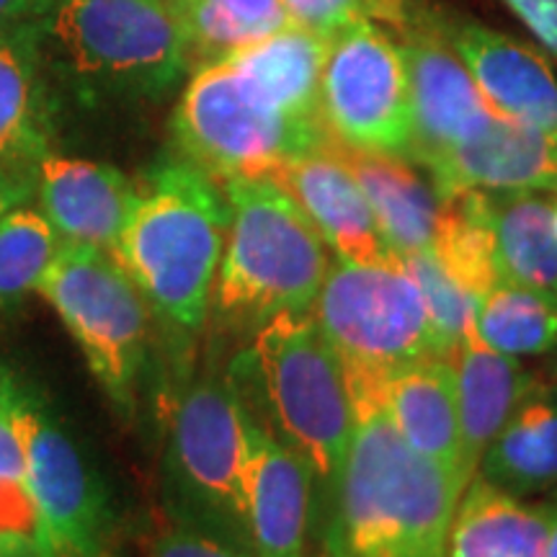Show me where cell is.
<instances>
[{
  "mask_svg": "<svg viewBox=\"0 0 557 557\" xmlns=\"http://www.w3.org/2000/svg\"><path fill=\"white\" fill-rule=\"evenodd\" d=\"M498 282L549 295L557 289L553 201L537 191H483Z\"/></svg>",
  "mask_w": 557,
  "mask_h": 557,
  "instance_id": "obj_24",
  "label": "cell"
},
{
  "mask_svg": "<svg viewBox=\"0 0 557 557\" xmlns=\"http://www.w3.org/2000/svg\"><path fill=\"white\" fill-rule=\"evenodd\" d=\"M557 506L527 504L472 478L451 519L447 557H547Z\"/></svg>",
  "mask_w": 557,
  "mask_h": 557,
  "instance_id": "obj_22",
  "label": "cell"
},
{
  "mask_svg": "<svg viewBox=\"0 0 557 557\" xmlns=\"http://www.w3.org/2000/svg\"><path fill=\"white\" fill-rule=\"evenodd\" d=\"M547 557H557V524H555V529H553V537H549Z\"/></svg>",
  "mask_w": 557,
  "mask_h": 557,
  "instance_id": "obj_36",
  "label": "cell"
},
{
  "mask_svg": "<svg viewBox=\"0 0 557 557\" xmlns=\"http://www.w3.org/2000/svg\"><path fill=\"white\" fill-rule=\"evenodd\" d=\"M282 3L287 24L323 39H333L357 21H369V24L377 21L406 37L423 18L416 0H282Z\"/></svg>",
  "mask_w": 557,
  "mask_h": 557,
  "instance_id": "obj_29",
  "label": "cell"
},
{
  "mask_svg": "<svg viewBox=\"0 0 557 557\" xmlns=\"http://www.w3.org/2000/svg\"><path fill=\"white\" fill-rule=\"evenodd\" d=\"M318 114L346 148L408 158L410 88L400 47L369 21L329 39Z\"/></svg>",
  "mask_w": 557,
  "mask_h": 557,
  "instance_id": "obj_11",
  "label": "cell"
},
{
  "mask_svg": "<svg viewBox=\"0 0 557 557\" xmlns=\"http://www.w3.org/2000/svg\"><path fill=\"white\" fill-rule=\"evenodd\" d=\"M267 176L308 214L325 246L338 253V261L364 267L395 261L359 184L325 145L308 156L284 160Z\"/></svg>",
  "mask_w": 557,
  "mask_h": 557,
  "instance_id": "obj_16",
  "label": "cell"
},
{
  "mask_svg": "<svg viewBox=\"0 0 557 557\" xmlns=\"http://www.w3.org/2000/svg\"><path fill=\"white\" fill-rule=\"evenodd\" d=\"M145 557H250L240 547L214 537L205 529L171 519L160 524L148 542Z\"/></svg>",
  "mask_w": 557,
  "mask_h": 557,
  "instance_id": "obj_30",
  "label": "cell"
},
{
  "mask_svg": "<svg viewBox=\"0 0 557 557\" xmlns=\"http://www.w3.org/2000/svg\"><path fill=\"white\" fill-rule=\"evenodd\" d=\"M0 557H39V555L32 553L29 547L18 545V542H13L0 534Z\"/></svg>",
  "mask_w": 557,
  "mask_h": 557,
  "instance_id": "obj_34",
  "label": "cell"
},
{
  "mask_svg": "<svg viewBox=\"0 0 557 557\" xmlns=\"http://www.w3.org/2000/svg\"><path fill=\"white\" fill-rule=\"evenodd\" d=\"M315 323L344 367L348 395H377L380 382L418 359L438 357L413 278L398 261L364 267L338 261L323 278Z\"/></svg>",
  "mask_w": 557,
  "mask_h": 557,
  "instance_id": "obj_7",
  "label": "cell"
},
{
  "mask_svg": "<svg viewBox=\"0 0 557 557\" xmlns=\"http://www.w3.org/2000/svg\"><path fill=\"white\" fill-rule=\"evenodd\" d=\"M555 385H557V377H555Z\"/></svg>",
  "mask_w": 557,
  "mask_h": 557,
  "instance_id": "obj_39",
  "label": "cell"
},
{
  "mask_svg": "<svg viewBox=\"0 0 557 557\" xmlns=\"http://www.w3.org/2000/svg\"><path fill=\"white\" fill-rule=\"evenodd\" d=\"M312 480L308 465L248 416L246 540L250 557H305Z\"/></svg>",
  "mask_w": 557,
  "mask_h": 557,
  "instance_id": "obj_15",
  "label": "cell"
},
{
  "mask_svg": "<svg viewBox=\"0 0 557 557\" xmlns=\"http://www.w3.org/2000/svg\"><path fill=\"white\" fill-rule=\"evenodd\" d=\"M81 346L116 410L132 413L148 361L150 308L109 250L60 243L39 292Z\"/></svg>",
  "mask_w": 557,
  "mask_h": 557,
  "instance_id": "obj_8",
  "label": "cell"
},
{
  "mask_svg": "<svg viewBox=\"0 0 557 557\" xmlns=\"http://www.w3.org/2000/svg\"><path fill=\"white\" fill-rule=\"evenodd\" d=\"M246 421V408L227 377L201 374L173 406L165 457L176 519L243 553H248Z\"/></svg>",
  "mask_w": 557,
  "mask_h": 557,
  "instance_id": "obj_9",
  "label": "cell"
},
{
  "mask_svg": "<svg viewBox=\"0 0 557 557\" xmlns=\"http://www.w3.org/2000/svg\"><path fill=\"white\" fill-rule=\"evenodd\" d=\"M325 148L359 184L389 253L406 256L431 246L444 212V197L408 163V158L354 150L331 137Z\"/></svg>",
  "mask_w": 557,
  "mask_h": 557,
  "instance_id": "obj_19",
  "label": "cell"
},
{
  "mask_svg": "<svg viewBox=\"0 0 557 557\" xmlns=\"http://www.w3.org/2000/svg\"><path fill=\"white\" fill-rule=\"evenodd\" d=\"M181 158L214 184L267 176L284 160L320 150L329 139L320 120L284 114L261 99L227 60L199 65L173 111Z\"/></svg>",
  "mask_w": 557,
  "mask_h": 557,
  "instance_id": "obj_6",
  "label": "cell"
},
{
  "mask_svg": "<svg viewBox=\"0 0 557 557\" xmlns=\"http://www.w3.org/2000/svg\"><path fill=\"white\" fill-rule=\"evenodd\" d=\"M54 0H0V24L16 21H41L50 13Z\"/></svg>",
  "mask_w": 557,
  "mask_h": 557,
  "instance_id": "obj_33",
  "label": "cell"
},
{
  "mask_svg": "<svg viewBox=\"0 0 557 557\" xmlns=\"http://www.w3.org/2000/svg\"><path fill=\"white\" fill-rule=\"evenodd\" d=\"M34 191L39 194L41 214L62 243H83L109 253L139 194L114 165L52 152L39 163Z\"/></svg>",
  "mask_w": 557,
  "mask_h": 557,
  "instance_id": "obj_18",
  "label": "cell"
},
{
  "mask_svg": "<svg viewBox=\"0 0 557 557\" xmlns=\"http://www.w3.org/2000/svg\"><path fill=\"white\" fill-rule=\"evenodd\" d=\"M137 189L135 209L111 256L163 323L197 333L212 305L225 250V194L184 158L158 163Z\"/></svg>",
  "mask_w": 557,
  "mask_h": 557,
  "instance_id": "obj_2",
  "label": "cell"
},
{
  "mask_svg": "<svg viewBox=\"0 0 557 557\" xmlns=\"http://www.w3.org/2000/svg\"><path fill=\"white\" fill-rule=\"evenodd\" d=\"M354 431L331 487L325 557H447L465 485L410 449L377 395L354 398Z\"/></svg>",
  "mask_w": 557,
  "mask_h": 557,
  "instance_id": "obj_1",
  "label": "cell"
},
{
  "mask_svg": "<svg viewBox=\"0 0 557 557\" xmlns=\"http://www.w3.org/2000/svg\"><path fill=\"white\" fill-rule=\"evenodd\" d=\"M549 302H553V305H555V308H557V289L553 292V295H549Z\"/></svg>",
  "mask_w": 557,
  "mask_h": 557,
  "instance_id": "obj_38",
  "label": "cell"
},
{
  "mask_svg": "<svg viewBox=\"0 0 557 557\" xmlns=\"http://www.w3.org/2000/svg\"><path fill=\"white\" fill-rule=\"evenodd\" d=\"M377 398L403 442L431 462L455 472L468 487L459 468L457 382L451 359H418L380 382Z\"/></svg>",
  "mask_w": 557,
  "mask_h": 557,
  "instance_id": "obj_20",
  "label": "cell"
},
{
  "mask_svg": "<svg viewBox=\"0 0 557 557\" xmlns=\"http://www.w3.org/2000/svg\"><path fill=\"white\" fill-rule=\"evenodd\" d=\"M426 173L444 199L465 191H557V132L493 114Z\"/></svg>",
  "mask_w": 557,
  "mask_h": 557,
  "instance_id": "obj_14",
  "label": "cell"
},
{
  "mask_svg": "<svg viewBox=\"0 0 557 557\" xmlns=\"http://www.w3.org/2000/svg\"><path fill=\"white\" fill-rule=\"evenodd\" d=\"M557 58V0H504Z\"/></svg>",
  "mask_w": 557,
  "mask_h": 557,
  "instance_id": "obj_32",
  "label": "cell"
},
{
  "mask_svg": "<svg viewBox=\"0 0 557 557\" xmlns=\"http://www.w3.org/2000/svg\"><path fill=\"white\" fill-rule=\"evenodd\" d=\"M218 186L230 207L212 289L222 323L259 329L282 312H310L331 259L308 214L269 176L230 178Z\"/></svg>",
  "mask_w": 557,
  "mask_h": 557,
  "instance_id": "obj_4",
  "label": "cell"
},
{
  "mask_svg": "<svg viewBox=\"0 0 557 557\" xmlns=\"http://www.w3.org/2000/svg\"><path fill=\"white\" fill-rule=\"evenodd\" d=\"M553 222H555V235H557V201L553 205Z\"/></svg>",
  "mask_w": 557,
  "mask_h": 557,
  "instance_id": "obj_37",
  "label": "cell"
},
{
  "mask_svg": "<svg viewBox=\"0 0 557 557\" xmlns=\"http://www.w3.org/2000/svg\"><path fill=\"white\" fill-rule=\"evenodd\" d=\"M395 261L413 278L418 295L423 299V308H426V318L431 323V331H434L438 354H442V359H451L457 346L472 331L478 299L470 297L447 274V269L442 267V261L436 259L431 248L395 256Z\"/></svg>",
  "mask_w": 557,
  "mask_h": 557,
  "instance_id": "obj_28",
  "label": "cell"
},
{
  "mask_svg": "<svg viewBox=\"0 0 557 557\" xmlns=\"http://www.w3.org/2000/svg\"><path fill=\"white\" fill-rule=\"evenodd\" d=\"M478 468L480 478L519 498L557 487L555 382H532Z\"/></svg>",
  "mask_w": 557,
  "mask_h": 557,
  "instance_id": "obj_23",
  "label": "cell"
},
{
  "mask_svg": "<svg viewBox=\"0 0 557 557\" xmlns=\"http://www.w3.org/2000/svg\"><path fill=\"white\" fill-rule=\"evenodd\" d=\"M410 88L408 160L426 169L483 129L493 116L475 78L444 37L442 21L426 18L403 37Z\"/></svg>",
  "mask_w": 557,
  "mask_h": 557,
  "instance_id": "obj_12",
  "label": "cell"
},
{
  "mask_svg": "<svg viewBox=\"0 0 557 557\" xmlns=\"http://www.w3.org/2000/svg\"><path fill=\"white\" fill-rule=\"evenodd\" d=\"M41 39L88 94L163 96L189 67L178 0H54Z\"/></svg>",
  "mask_w": 557,
  "mask_h": 557,
  "instance_id": "obj_5",
  "label": "cell"
},
{
  "mask_svg": "<svg viewBox=\"0 0 557 557\" xmlns=\"http://www.w3.org/2000/svg\"><path fill=\"white\" fill-rule=\"evenodd\" d=\"M472 333L506 357H540L557 348V308L545 295L498 282L478 302Z\"/></svg>",
  "mask_w": 557,
  "mask_h": 557,
  "instance_id": "obj_26",
  "label": "cell"
},
{
  "mask_svg": "<svg viewBox=\"0 0 557 557\" xmlns=\"http://www.w3.org/2000/svg\"><path fill=\"white\" fill-rule=\"evenodd\" d=\"M451 367L457 382L459 468L470 483L485 449L537 377H532L517 357L480 344L472 331L451 354Z\"/></svg>",
  "mask_w": 557,
  "mask_h": 557,
  "instance_id": "obj_21",
  "label": "cell"
},
{
  "mask_svg": "<svg viewBox=\"0 0 557 557\" xmlns=\"http://www.w3.org/2000/svg\"><path fill=\"white\" fill-rule=\"evenodd\" d=\"M60 243L45 214L29 207H13L0 218V312L16 310L39 292Z\"/></svg>",
  "mask_w": 557,
  "mask_h": 557,
  "instance_id": "obj_27",
  "label": "cell"
},
{
  "mask_svg": "<svg viewBox=\"0 0 557 557\" xmlns=\"http://www.w3.org/2000/svg\"><path fill=\"white\" fill-rule=\"evenodd\" d=\"M444 37L470 70L493 114L557 132V78L534 47L459 21L444 24Z\"/></svg>",
  "mask_w": 557,
  "mask_h": 557,
  "instance_id": "obj_17",
  "label": "cell"
},
{
  "mask_svg": "<svg viewBox=\"0 0 557 557\" xmlns=\"http://www.w3.org/2000/svg\"><path fill=\"white\" fill-rule=\"evenodd\" d=\"M50 96L41 81V21L0 24V189L26 201L50 156Z\"/></svg>",
  "mask_w": 557,
  "mask_h": 557,
  "instance_id": "obj_13",
  "label": "cell"
},
{
  "mask_svg": "<svg viewBox=\"0 0 557 557\" xmlns=\"http://www.w3.org/2000/svg\"><path fill=\"white\" fill-rule=\"evenodd\" d=\"M227 382L248 416L331 491L351 442L354 408L344 367L315 318L282 312L259 325Z\"/></svg>",
  "mask_w": 557,
  "mask_h": 557,
  "instance_id": "obj_3",
  "label": "cell"
},
{
  "mask_svg": "<svg viewBox=\"0 0 557 557\" xmlns=\"http://www.w3.org/2000/svg\"><path fill=\"white\" fill-rule=\"evenodd\" d=\"M13 207H18V201L11 197V194H5L3 189H0V218H3L5 212H11Z\"/></svg>",
  "mask_w": 557,
  "mask_h": 557,
  "instance_id": "obj_35",
  "label": "cell"
},
{
  "mask_svg": "<svg viewBox=\"0 0 557 557\" xmlns=\"http://www.w3.org/2000/svg\"><path fill=\"white\" fill-rule=\"evenodd\" d=\"M325 54L329 39L287 24L222 60L238 70L248 86L274 109L302 120H320V78Z\"/></svg>",
  "mask_w": 557,
  "mask_h": 557,
  "instance_id": "obj_25",
  "label": "cell"
},
{
  "mask_svg": "<svg viewBox=\"0 0 557 557\" xmlns=\"http://www.w3.org/2000/svg\"><path fill=\"white\" fill-rule=\"evenodd\" d=\"M11 374L0 372V478L26 480L24 449L11 413Z\"/></svg>",
  "mask_w": 557,
  "mask_h": 557,
  "instance_id": "obj_31",
  "label": "cell"
},
{
  "mask_svg": "<svg viewBox=\"0 0 557 557\" xmlns=\"http://www.w3.org/2000/svg\"><path fill=\"white\" fill-rule=\"evenodd\" d=\"M11 413L26 485L58 557H109L111 506L99 472L37 389L11 380Z\"/></svg>",
  "mask_w": 557,
  "mask_h": 557,
  "instance_id": "obj_10",
  "label": "cell"
}]
</instances>
